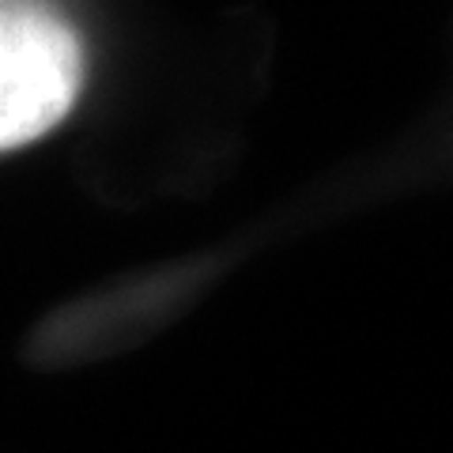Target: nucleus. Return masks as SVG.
<instances>
[{
  "instance_id": "obj_1",
  "label": "nucleus",
  "mask_w": 453,
  "mask_h": 453,
  "mask_svg": "<svg viewBox=\"0 0 453 453\" xmlns=\"http://www.w3.org/2000/svg\"><path fill=\"white\" fill-rule=\"evenodd\" d=\"M83 88V46L50 8L0 4V151L57 129Z\"/></svg>"
}]
</instances>
